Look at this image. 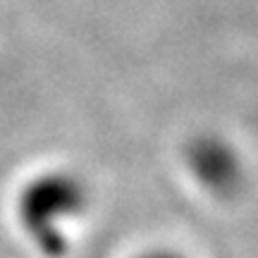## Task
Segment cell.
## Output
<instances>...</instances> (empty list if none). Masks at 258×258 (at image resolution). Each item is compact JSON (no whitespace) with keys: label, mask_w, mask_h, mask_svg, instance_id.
Here are the masks:
<instances>
[{"label":"cell","mask_w":258,"mask_h":258,"mask_svg":"<svg viewBox=\"0 0 258 258\" xmlns=\"http://www.w3.org/2000/svg\"><path fill=\"white\" fill-rule=\"evenodd\" d=\"M230 153L218 144H206L196 153V170L203 179H211L213 184H227V177L232 179Z\"/></svg>","instance_id":"1"}]
</instances>
